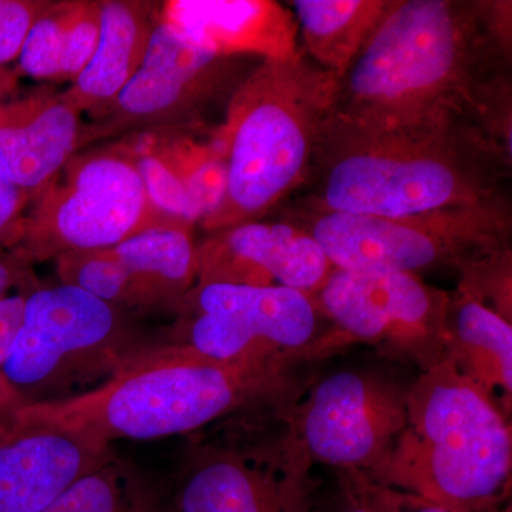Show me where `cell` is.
<instances>
[{"label": "cell", "mask_w": 512, "mask_h": 512, "mask_svg": "<svg viewBox=\"0 0 512 512\" xmlns=\"http://www.w3.org/2000/svg\"><path fill=\"white\" fill-rule=\"evenodd\" d=\"M312 468L284 424L247 441L202 444L184 461L171 505L174 512H311Z\"/></svg>", "instance_id": "obj_13"}, {"label": "cell", "mask_w": 512, "mask_h": 512, "mask_svg": "<svg viewBox=\"0 0 512 512\" xmlns=\"http://www.w3.org/2000/svg\"><path fill=\"white\" fill-rule=\"evenodd\" d=\"M110 451L89 434L19 407L0 423V512H42Z\"/></svg>", "instance_id": "obj_15"}, {"label": "cell", "mask_w": 512, "mask_h": 512, "mask_svg": "<svg viewBox=\"0 0 512 512\" xmlns=\"http://www.w3.org/2000/svg\"><path fill=\"white\" fill-rule=\"evenodd\" d=\"M457 291L512 323V248L480 256L458 269Z\"/></svg>", "instance_id": "obj_24"}, {"label": "cell", "mask_w": 512, "mask_h": 512, "mask_svg": "<svg viewBox=\"0 0 512 512\" xmlns=\"http://www.w3.org/2000/svg\"><path fill=\"white\" fill-rule=\"evenodd\" d=\"M338 76L303 50L261 60L232 94L215 130L227 148V187L202 229L261 221L305 184L320 131L332 114Z\"/></svg>", "instance_id": "obj_4"}, {"label": "cell", "mask_w": 512, "mask_h": 512, "mask_svg": "<svg viewBox=\"0 0 512 512\" xmlns=\"http://www.w3.org/2000/svg\"><path fill=\"white\" fill-rule=\"evenodd\" d=\"M197 251V285L284 286L312 298L335 268L312 234L292 221L211 232Z\"/></svg>", "instance_id": "obj_16"}, {"label": "cell", "mask_w": 512, "mask_h": 512, "mask_svg": "<svg viewBox=\"0 0 512 512\" xmlns=\"http://www.w3.org/2000/svg\"><path fill=\"white\" fill-rule=\"evenodd\" d=\"M510 0H396L338 77L332 116L373 127L476 121L511 82Z\"/></svg>", "instance_id": "obj_1"}, {"label": "cell", "mask_w": 512, "mask_h": 512, "mask_svg": "<svg viewBox=\"0 0 512 512\" xmlns=\"http://www.w3.org/2000/svg\"><path fill=\"white\" fill-rule=\"evenodd\" d=\"M396 0H295L305 55L340 77L369 42Z\"/></svg>", "instance_id": "obj_22"}, {"label": "cell", "mask_w": 512, "mask_h": 512, "mask_svg": "<svg viewBox=\"0 0 512 512\" xmlns=\"http://www.w3.org/2000/svg\"><path fill=\"white\" fill-rule=\"evenodd\" d=\"M407 421L377 483L453 512H497L511 490L510 417L446 359L407 387ZM369 477V476H367Z\"/></svg>", "instance_id": "obj_5"}, {"label": "cell", "mask_w": 512, "mask_h": 512, "mask_svg": "<svg viewBox=\"0 0 512 512\" xmlns=\"http://www.w3.org/2000/svg\"><path fill=\"white\" fill-rule=\"evenodd\" d=\"M156 22L153 3L101 2L96 49L72 86L62 92L64 100L80 114L94 116L106 109L143 62Z\"/></svg>", "instance_id": "obj_19"}, {"label": "cell", "mask_w": 512, "mask_h": 512, "mask_svg": "<svg viewBox=\"0 0 512 512\" xmlns=\"http://www.w3.org/2000/svg\"><path fill=\"white\" fill-rule=\"evenodd\" d=\"M259 62L215 55L157 19L137 72L106 109L83 124L82 146L140 131H195L212 109H227Z\"/></svg>", "instance_id": "obj_10"}, {"label": "cell", "mask_w": 512, "mask_h": 512, "mask_svg": "<svg viewBox=\"0 0 512 512\" xmlns=\"http://www.w3.org/2000/svg\"><path fill=\"white\" fill-rule=\"evenodd\" d=\"M101 2H46L20 50L19 70L42 82H74L89 63L100 30Z\"/></svg>", "instance_id": "obj_21"}, {"label": "cell", "mask_w": 512, "mask_h": 512, "mask_svg": "<svg viewBox=\"0 0 512 512\" xmlns=\"http://www.w3.org/2000/svg\"><path fill=\"white\" fill-rule=\"evenodd\" d=\"M511 164L466 120L373 127L330 114L301 208L399 217L480 204L508 192Z\"/></svg>", "instance_id": "obj_2"}, {"label": "cell", "mask_w": 512, "mask_h": 512, "mask_svg": "<svg viewBox=\"0 0 512 512\" xmlns=\"http://www.w3.org/2000/svg\"><path fill=\"white\" fill-rule=\"evenodd\" d=\"M312 299L330 326L309 350L311 362L355 343L421 373L446 360L450 293L427 285L420 275L333 268Z\"/></svg>", "instance_id": "obj_9"}, {"label": "cell", "mask_w": 512, "mask_h": 512, "mask_svg": "<svg viewBox=\"0 0 512 512\" xmlns=\"http://www.w3.org/2000/svg\"><path fill=\"white\" fill-rule=\"evenodd\" d=\"M194 227L157 225L114 247L55 259L62 284L74 285L128 313L181 311L198 281Z\"/></svg>", "instance_id": "obj_14"}, {"label": "cell", "mask_w": 512, "mask_h": 512, "mask_svg": "<svg viewBox=\"0 0 512 512\" xmlns=\"http://www.w3.org/2000/svg\"><path fill=\"white\" fill-rule=\"evenodd\" d=\"M171 222L181 221L153 207L133 158L126 148L114 147L74 156L32 202L13 248L35 265L70 252L114 247Z\"/></svg>", "instance_id": "obj_8"}, {"label": "cell", "mask_w": 512, "mask_h": 512, "mask_svg": "<svg viewBox=\"0 0 512 512\" xmlns=\"http://www.w3.org/2000/svg\"><path fill=\"white\" fill-rule=\"evenodd\" d=\"M301 360L211 359L158 342L141 350L96 389L22 409L101 443L157 440L197 431L248 407H284L298 393Z\"/></svg>", "instance_id": "obj_3"}, {"label": "cell", "mask_w": 512, "mask_h": 512, "mask_svg": "<svg viewBox=\"0 0 512 512\" xmlns=\"http://www.w3.org/2000/svg\"><path fill=\"white\" fill-rule=\"evenodd\" d=\"M13 92L0 89V161L32 204L82 147V114L49 87Z\"/></svg>", "instance_id": "obj_17"}, {"label": "cell", "mask_w": 512, "mask_h": 512, "mask_svg": "<svg viewBox=\"0 0 512 512\" xmlns=\"http://www.w3.org/2000/svg\"><path fill=\"white\" fill-rule=\"evenodd\" d=\"M133 316L74 285H42L0 373L23 406L63 402L109 380L154 345Z\"/></svg>", "instance_id": "obj_6"}, {"label": "cell", "mask_w": 512, "mask_h": 512, "mask_svg": "<svg viewBox=\"0 0 512 512\" xmlns=\"http://www.w3.org/2000/svg\"><path fill=\"white\" fill-rule=\"evenodd\" d=\"M292 222L312 234L335 268L353 272L458 271L480 256L511 248L512 238L508 192L480 204L399 217L299 207Z\"/></svg>", "instance_id": "obj_7"}, {"label": "cell", "mask_w": 512, "mask_h": 512, "mask_svg": "<svg viewBox=\"0 0 512 512\" xmlns=\"http://www.w3.org/2000/svg\"><path fill=\"white\" fill-rule=\"evenodd\" d=\"M340 480V494L339 500L336 501V504L333 507L328 508V510H320V511H311V512H373L369 507L365 504V501L359 497L353 491V488L350 487L348 483L339 478Z\"/></svg>", "instance_id": "obj_29"}, {"label": "cell", "mask_w": 512, "mask_h": 512, "mask_svg": "<svg viewBox=\"0 0 512 512\" xmlns=\"http://www.w3.org/2000/svg\"><path fill=\"white\" fill-rule=\"evenodd\" d=\"M446 359L473 380L510 417L512 323L466 293H450L446 315Z\"/></svg>", "instance_id": "obj_20"}, {"label": "cell", "mask_w": 512, "mask_h": 512, "mask_svg": "<svg viewBox=\"0 0 512 512\" xmlns=\"http://www.w3.org/2000/svg\"><path fill=\"white\" fill-rule=\"evenodd\" d=\"M42 512H174L171 497L113 450Z\"/></svg>", "instance_id": "obj_23"}, {"label": "cell", "mask_w": 512, "mask_h": 512, "mask_svg": "<svg viewBox=\"0 0 512 512\" xmlns=\"http://www.w3.org/2000/svg\"><path fill=\"white\" fill-rule=\"evenodd\" d=\"M37 288L18 289V291L10 292L0 298V369L8 359L20 326H22L29 296Z\"/></svg>", "instance_id": "obj_28"}, {"label": "cell", "mask_w": 512, "mask_h": 512, "mask_svg": "<svg viewBox=\"0 0 512 512\" xmlns=\"http://www.w3.org/2000/svg\"><path fill=\"white\" fill-rule=\"evenodd\" d=\"M407 387L375 372L343 370L320 380L279 420L313 464L373 477L406 427Z\"/></svg>", "instance_id": "obj_12"}, {"label": "cell", "mask_w": 512, "mask_h": 512, "mask_svg": "<svg viewBox=\"0 0 512 512\" xmlns=\"http://www.w3.org/2000/svg\"><path fill=\"white\" fill-rule=\"evenodd\" d=\"M157 19L215 55L285 59L302 49L291 8L272 0H170Z\"/></svg>", "instance_id": "obj_18"}, {"label": "cell", "mask_w": 512, "mask_h": 512, "mask_svg": "<svg viewBox=\"0 0 512 512\" xmlns=\"http://www.w3.org/2000/svg\"><path fill=\"white\" fill-rule=\"evenodd\" d=\"M30 204L0 161V251L18 245L26 207Z\"/></svg>", "instance_id": "obj_27"}, {"label": "cell", "mask_w": 512, "mask_h": 512, "mask_svg": "<svg viewBox=\"0 0 512 512\" xmlns=\"http://www.w3.org/2000/svg\"><path fill=\"white\" fill-rule=\"evenodd\" d=\"M45 5L39 0H0V73L18 60L30 26Z\"/></svg>", "instance_id": "obj_26"}, {"label": "cell", "mask_w": 512, "mask_h": 512, "mask_svg": "<svg viewBox=\"0 0 512 512\" xmlns=\"http://www.w3.org/2000/svg\"><path fill=\"white\" fill-rule=\"evenodd\" d=\"M164 342L217 360H309L323 333L311 296L284 286L195 285Z\"/></svg>", "instance_id": "obj_11"}, {"label": "cell", "mask_w": 512, "mask_h": 512, "mask_svg": "<svg viewBox=\"0 0 512 512\" xmlns=\"http://www.w3.org/2000/svg\"><path fill=\"white\" fill-rule=\"evenodd\" d=\"M22 406V399H20L18 393L9 386V383L6 382L2 373H0V423L8 419L10 414Z\"/></svg>", "instance_id": "obj_30"}, {"label": "cell", "mask_w": 512, "mask_h": 512, "mask_svg": "<svg viewBox=\"0 0 512 512\" xmlns=\"http://www.w3.org/2000/svg\"><path fill=\"white\" fill-rule=\"evenodd\" d=\"M339 478L348 483L373 512H453L420 495L377 483L357 471H339Z\"/></svg>", "instance_id": "obj_25"}]
</instances>
